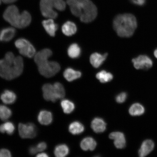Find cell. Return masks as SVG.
Wrapping results in <instances>:
<instances>
[{
	"mask_svg": "<svg viewBox=\"0 0 157 157\" xmlns=\"http://www.w3.org/2000/svg\"><path fill=\"white\" fill-rule=\"evenodd\" d=\"M42 91L43 96L46 101L55 102L58 100L55 93L54 85L52 84L49 83L44 84L42 87Z\"/></svg>",
	"mask_w": 157,
	"mask_h": 157,
	"instance_id": "30bf717a",
	"label": "cell"
},
{
	"mask_svg": "<svg viewBox=\"0 0 157 157\" xmlns=\"http://www.w3.org/2000/svg\"><path fill=\"white\" fill-rule=\"evenodd\" d=\"M69 152V149L66 145L61 144L55 148L54 153L57 157H64L67 155Z\"/></svg>",
	"mask_w": 157,
	"mask_h": 157,
	"instance_id": "cb8c5ba5",
	"label": "cell"
},
{
	"mask_svg": "<svg viewBox=\"0 0 157 157\" xmlns=\"http://www.w3.org/2000/svg\"><path fill=\"white\" fill-rule=\"evenodd\" d=\"M16 29L12 27H6L0 31V41L3 42H9L15 36Z\"/></svg>",
	"mask_w": 157,
	"mask_h": 157,
	"instance_id": "7c38bea8",
	"label": "cell"
},
{
	"mask_svg": "<svg viewBox=\"0 0 157 157\" xmlns=\"http://www.w3.org/2000/svg\"><path fill=\"white\" fill-rule=\"evenodd\" d=\"M17 1V0H1V1H2L3 3L6 4L13 3Z\"/></svg>",
	"mask_w": 157,
	"mask_h": 157,
	"instance_id": "d590c367",
	"label": "cell"
},
{
	"mask_svg": "<svg viewBox=\"0 0 157 157\" xmlns=\"http://www.w3.org/2000/svg\"><path fill=\"white\" fill-rule=\"evenodd\" d=\"M11 156V153L7 149L2 148L0 150V157H10Z\"/></svg>",
	"mask_w": 157,
	"mask_h": 157,
	"instance_id": "1f68e13d",
	"label": "cell"
},
{
	"mask_svg": "<svg viewBox=\"0 0 157 157\" xmlns=\"http://www.w3.org/2000/svg\"><path fill=\"white\" fill-rule=\"evenodd\" d=\"M18 130L20 136L23 139L34 138L37 134L36 125L32 123H19Z\"/></svg>",
	"mask_w": 157,
	"mask_h": 157,
	"instance_id": "ba28073f",
	"label": "cell"
},
{
	"mask_svg": "<svg viewBox=\"0 0 157 157\" xmlns=\"http://www.w3.org/2000/svg\"><path fill=\"white\" fill-rule=\"evenodd\" d=\"M61 105L64 112L66 114L71 113L75 108L74 103L67 99L63 100L61 102Z\"/></svg>",
	"mask_w": 157,
	"mask_h": 157,
	"instance_id": "83f0119b",
	"label": "cell"
},
{
	"mask_svg": "<svg viewBox=\"0 0 157 157\" xmlns=\"http://www.w3.org/2000/svg\"><path fill=\"white\" fill-rule=\"evenodd\" d=\"M80 53L81 50L77 44H74L71 45L68 48V54L71 58H78L80 56Z\"/></svg>",
	"mask_w": 157,
	"mask_h": 157,
	"instance_id": "4316f807",
	"label": "cell"
},
{
	"mask_svg": "<svg viewBox=\"0 0 157 157\" xmlns=\"http://www.w3.org/2000/svg\"><path fill=\"white\" fill-rule=\"evenodd\" d=\"M15 45L20 53L26 57L32 58L36 54V50L34 46L26 39H17L15 42Z\"/></svg>",
	"mask_w": 157,
	"mask_h": 157,
	"instance_id": "52a82bcc",
	"label": "cell"
},
{
	"mask_svg": "<svg viewBox=\"0 0 157 157\" xmlns=\"http://www.w3.org/2000/svg\"><path fill=\"white\" fill-rule=\"evenodd\" d=\"M107 56V53L102 55L97 52L94 53L90 57V62L94 67L98 68L103 64Z\"/></svg>",
	"mask_w": 157,
	"mask_h": 157,
	"instance_id": "2e32d148",
	"label": "cell"
},
{
	"mask_svg": "<svg viewBox=\"0 0 157 157\" xmlns=\"http://www.w3.org/2000/svg\"><path fill=\"white\" fill-rule=\"evenodd\" d=\"M106 123L104 120L100 117H96L92 121L91 127L96 133L103 132L106 128Z\"/></svg>",
	"mask_w": 157,
	"mask_h": 157,
	"instance_id": "9a60e30c",
	"label": "cell"
},
{
	"mask_svg": "<svg viewBox=\"0 0 157 157\" xmlns=\"http://www.w3.org/2000/svg\"><path fill=\"white\" fill-rule=\"evenodd\" d=\"M154 54L155 57L157 59V49L154 51Z\"/></svg>",
	"mask_w": 157,
	"mask_h": 157,
	"instance_id": "74e56055",
	"label": "cell"
},
{
	"mask_svg": "<svg viewBox=\"0 0 157 157\" xmlns=\"http://www.w3.org/2000/svg\"><path fill=\"white\" fill-rule=\"evenodd\" d=\"M17 98V95L14 92L8 90H5L1 95L2 101L7 105H11L14 103Z\"/></svg>",
	"mask_w": 157,
	"mask_h": 157,
	"instance_id": "ac0fdd59",
	"label": "cell"
},
{
	"mask_svg": "<svg viewBox=\"0 0 157 157\" xmlns=\"http://www.w3.org/2000/svg\"><path fill=\"white\" fill-rule=\"evenodd\" d=\"M24 63L22 58L9 52L0 60V76L7 80L18 77L22 73Z\"/></svg>",
	"mask_w": 157,
	"mask_h": 157,
	"instance_id": "6da1fadb",
	"label": "cell"
},
{
	"mask_svg": "<svg viewBox=\"0 0 157 157\" xmlns=\"http://www.w3.org/2000/svg\"><path fill=\"white\" fill-rule=\"evenodd\" d=\"M3 18L12 26L18 29L25 28L30 24L31 17L28 11H25L20 13L16 6L11 5L6 9Z\"/></svg>",
	"mask_w": 157,
	"mask_h": 157,
	"instance_id": "5b68a950",
	"label": "cell"
},
{
	"mask_svg": "<svg viewBox=\"0 0 157 157\" xmlns=\"http://www.w3.org/2000/svg\"><path fill=\"white\" fill-rule=\"evenodd\" d=\"M53 85L57 99H58L63 98L65 95V91L63 86L59 82H56Z\"/></svg>",
	"mask_w": 157,
	"mask_h": 157,
	"instance_id": "f546056e",
	"label": "cell"
},
{
	"mask_svg": "<svg viewBox=\"0 0 157 157\" xmlns=\"http://www.w3.org/2000/svg\"><path fill=\"white\" fill-rule=\"evenodd\" d=\"M36 146L38 152H42L46 150L47 145L46 143L41 142L39 143Z\"/></svg>",
	"mask_w": 157,
	"mask_h": 157,
	"instance_id": "d6a6232c",
	"label": "cell"
},
{
	"mask_svg": "<svg viewBox=\"0 0 157 157\" xmlns=\"http://www.w3.org/2000/svg\"><path fill=\"white\" fill-rule=\"evenodd\" d=\"M15 129L14 124L10 121H7L0 125V132L2 133H6L9 135H13Z\"/></svg>",
	"mask_w": 157,
	"mask_h": 157,
	"instance_id": "d4e9b609",
	"label": "cell"
},
{
	"mask_svg": "<svg viewBox=\"0 0 157 157\" xmlns=\"http://www.w3.org/2000/svg\"><path fill=\"white\" fill-rule=\"evenodd\" d=\"M69 131L74 135L81 134L84 130V125L78 121H74L70 124L68 127Z\"/></svg>",
	"mask_w": 157,
	"mask_h": 157,
	"instance_id": "7402d4cb",
	"label": "cell"
},
{
	"mask_svg": "<svg viewBox=\"0 0 157 157\" xmlns=\"http://www.w3.org/2000/svg\"><path fill=\"white\" fill-rule=\"evenodd\" d=\"M42 24L46 32L50 36L54 37L58 29V25L54 23L53 19L49 18L43 21Z\"/></svg>",
	"mask_w": 157,
	"mask_h": 157,
	"instance_id": "5bb4252c",
	"label": "cell"
},
{
	"mask_svg": "<svg viewBox=\"0 0 157 157\" xmlns=\"http://www.w3.org/2000/svg\"><path fill=\"white\" fill-rule=\"evenodd\" d=\"M12 112L9 108L3 105H0V119L6 121L11 116Z\"/></svg>",
	"mask_w": 157,
	"mask_h": 157,
	"instance_id": "f1b7e54d",
	"label": "cell"
},
{
	"mask_svg": "<svg viewBox=\"0 0 157 157\" xmlns=\"http://www.w3.org/2000/svg\"><path fill=\"white\" fill-rule=\"evenodd\" d=\"M132 62L134 67L137 70H148L153 65L152 60L146 55H140L133 59Z\"/></svg>",
	"mask_w": 157,
	"mask_h": 157,
	"instance_id": "9c48e42d",
	"label": "cell"
},
{
	"mask_svg": "<svg viewBox=\"0 0 157 157\" xmlns=\"http://www.w3.org/2000/svg\"><path fill=\"white\" fill-rule=\"evenodd\" d=\"M66 3L72 14L82 22H91L97 16V7L91 0H67Z\"/></svg>",
	"mask_w": 157,
	"mask_h": 157,
	"instance_id": "7a4b0ae2",
	"label": "cell"
},
{
	"mask_svg": "<svg viewBox=\"0 0 157 157\" xmlns=\"http://www.w3.org/2000/svg\"><path fill=\"white\" fill-rule=\"evenodd\" d=\"M109 138L114 140V144L117 148L123 149L126 145V140L124 134L121 132H115L110 133Z\"/></svg>",
	"mask_w": 157,
	"mask_h": 157,
	"instance_id": "8fae6325",
	"label": "cell"
},
{
	"mask_svg": "<svg viewBox=\"0 0 157 157\" xmlns=\"http://www.w3.org/2000/svg\"><path fill=\"white\" fill-rule=\"evenodd\" d=\"M1 0H0V5L1 4Z\"/></svg>",
	"mask_w": 157,
	"mask_h": 157,
	"instance_id": "f35d334b",
	"label": "cell"
},
{
	"mask_svg": "<svg viewBox=\"0 0 157 157\" xmlns=\"http://www.w3.org/2000/svg\"><path fill=\"white\" fill-rule=\"evenodd\" d=\"M36 156L38 157H48V155L46 153H42L37 155Z\"/></svg>",
	"mask_w": 157,
	"mask_h": 157,
	"instance_id": "8d00e7d4",
	"label": "cell"
},
{
	"mask_svg": "<svg viewBox=\"0 0 157 157\" xmlns=\"http://www.w3.org/2000/svg\"><path fill=\"white\" fill-rule=\"evenodd\" d=\"M113 27L119 36L130 37L133 35L137 27L136 17L130 13L118 15L113 20Z\"/></svg>",
	"mask_w": 157,
	"mask_h": 157,
	"instance_id": "277c9868",
	"label": "cell"
},
{
	"mask_svg": "<svg viewBox=\"0 0 157 157\" xmlns=\"http://www.w3.org/2000/svg\"><path fill=\"white\" fill-rule=\"evenodd\" d=\"M52 54V50L46 48L39 51L35 54L34 57L35 62L38 66L39 73L47 78L56 75L60 69L58 63L48 60V58Z\"/></svg>",
	"mask_w": 157,
	"mask_h": 157,
	"instance_id": "3957f363",
	"label": "cell"
},
{
	"mask_svg": "<svg viewBox=\"0 0 157 157\" xmlns=\"http://www.w3.org/2000/svg\"><path fill=\"white\" fill-rule=\"evenodd\" d=\"M96 78L102 83H106L111 81L113 79L112 74L105 70L101 71L96 75Z\"/></svg>",
	"mask_w": 157,
	"mask_h": 157,
	"instance_id": "484cf974",
	"label": "cell"
},
{
	"mask_svg": "<svg viewBox=\"0 0 157 157\" xmlns=\"http://www.w3.org/2000/svg\"><path fill=\"white\" fill-rule=\"evenodd\" d=\"M145 112L144 107L141 104L136 103L133 104L129 110V113L133 116H137L143 114Z\"/></svg>",
	"mask_w": 157,
	"mask_h": 157,
	"instance_id": "603a6c76",
	"label": "cell"
},
{
	"mask_svg": "<svg viewBox=\"0 0 157 157\" xmlns=\"http://www.w3.org/2000/svg\"><path fill=\"white\" fill-rule=\"evenodd\" d=\"M38 120L41 124L45 125L50 124L53 120L52 114L50 111L43 110L39 113Z\"/></svg>",
	"mask_w": 157,
	"mask_h": 157,
	"instance_id": "e0dca14e",
	"label": "cell"
},
{
	"mask_svg": "<svg viewBox=\"0 0 157 157\" xmlns=\"http://www.w3.org/2000/svg\"><path fill=\"white\" fill-rule=\"evenodd\" d=\"M80 147L84 151H93L97 147L96 141L91 137H86L80 143Z\"/></svg>",
	"mask_w": 157,
	"mask_h": 157,
	"instance_id": "d6986e66",
	"label": "cell"
},
{
	"mask_svg": "<svg viewBox=\"0 0 157 157\" xmlns=\"http://www.w3.org/2000/svg\"><path fill=\"white\" fill-rule=\"evenodd\" d=\"M135 4L138 6H142L144 4L146 0H131Z\"/></svg>",
	"mask_w": 157,
	"mask_h": 157,
	"instance_id": "e575fe53",
	"label": "cell"
},
{
	"mask_svg": "<svg viewBox=\"0 0 157 157\" xmlns=\"http://www.w3.org/2000/svg\"><path fill=\"white\" fill-rule=\"evenodd\" d=\"M77 31L76 25L73 22L67 21L62 27L63 33L67 36H71L75 34Z\"/></svg>",
	"mask_w": 157,
	"mask_h": 157,
	"instance_id": "ffe728a7",
	"label": "cell"
},
{
	"mask_svg": "<svg viewBox=\"0 0 157 157\" xmlns=\"http://www.w3.org/2000/svg\"><path fill=\"white\" fill-rule=\"evenodd\" d=\"M81 72L76 71L73 69L68 68L64 72L63 76L65 78L68 82H72L81 77Z\"/></svg>",
	"mask_w": 157,
	"mask_h": 157,
	"instance_id": "44dd1931",
	"label": "cell"
},
{
	"mask_svg": "<svg viewBox=\"0 0 157 157\" xmlns=\"http://www.w3.org/2000/svg\"><path fill=\"white\" fill-rule=\"evenodd\" d=\"M127 94L125 93H122L117 95L116 97V100L117 102L121 103L125 101L127 99Z\"/></svg>",
	"mask_w": 157,
	"mask_h": 157,
	"instance_id": "4dcf8cb0",
	"label": "cell"
},
{
	"mask_svg": "<svg viewBox=\"0 0 157 157\" xmlns=\"http://www.w3.org/2000/svg\"><path fill=\"white\" fill-rule=\"evenodd\" d=\"M38 152L36 146H31L29 148V153L31 155H34Z\"/></svg>",
	"mask_w": 157,
	"mask_h": 157,
	"instance_id": "836d02e7",
	"label": "cell"
},
{
	"mask_svg": "<svg viewBox=\"0 0 157 157\" xmlns=\"http://www.w3.org/2000/svg\"><path fill=\"white\" fill-rule=\"evenodd\" d=\"M40 9L43 16L55 19L58 13L55 10L63 11L66 9V3L64 0H40Z\"/></svg>",
	"mask_w": 157,
	"mask_h": 157,
	"instance_id": "8992f818",
	"label": "cell"
},
{
	"mask_svg": "<svg viewBox=\"0 0 157 157\" xmlns=\"http://www.w3.org/2000/svg\"><path fill=\"white\" fill-rule=\"evenodd\" d=\"M154 148V143L152 140H147L142 143L138 152L139 155L144 157L152 151Z\"/></svg>",
	"mask_w": 157,
	"mask_h": 157,
	"instance_id": "4fadbf2b",
	"label": "cell"
}]
</instances>
